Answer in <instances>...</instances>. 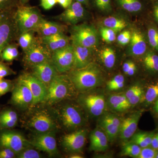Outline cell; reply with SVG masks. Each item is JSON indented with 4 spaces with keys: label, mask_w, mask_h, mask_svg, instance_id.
I'll use <instances>...</instances> for the list:
<instances>
[{
    "label": "cell",
    "mask_w": 158,
    "mask_h": 158,
    "mask_svg": "<svg viewBox=\"0 0 158 158\" xmlns=\"http://www.w3.org/2000/svg\"><path fill=\"white\" fill-rule=\"evenodd\" d=\"M54 131L38 133L31 141L32 146L51 156L58 152L56 140Z\"/></svg>",
    "instance_id": "obj_13"
},
{
    "label": "cell",
    "mask_w": 158,
    "mask_h": 158,
    "mask_svg": "<svg viewBox=\"0 0 158 158\" xmlns=\"http://www.w3.org/2000/svg\"><path fill=\"white\" fill-rule=\"evenodd\" d=\"M65 29L64 26L61 24L47 21L44 19L34 31L39 34L40 37H43L64 33Z\"/></svg>",
    "instance_id": "obj_22"
},
{
    "label": "cell",
    "mask_w": 158,
    "mask_h": 158,
    "mask_svg": "<svg viewBox=\"0 0 158 158\" xmlns=\"http://www.w3.org/2000/svg\"><path fill=\"white\" fill-rule=\"evenodd\" d=\"M14 17L18 36L27 31H34L44 19L36 8L23 6L17 7L14 12Z\"/></svg>",
    "instance_id": "obj_3"
},
{
    "label": "cell",
    "mask_w": 158,
    "mask_h": 158,
    "mask_svg": "<svg viewBox=\"0 0 158 158\" xmlns=\"http://www.w3.org/2000/svg\"><path fill=\"white\" fill-rule=\"evenodd\" d=\"M143 112L142 110L136 111L121 121L118 135L123 142H127L135 133Z\"/></svg>",
    "instance_id": "obj_18"
},
{
    "label": "cell",
    "mask_w": 158,
    "mask_h": 158,
    "mask_svg": "<svg viewBox=\"0 0 158 158\" xmlns=\"http://www.w3.org/2000/svg\"><path fill=\"white\" fill-rule=\"evenodd\" d=\"M141 88H142V87L140 85H133L129 89H128L126 92L125 93L127 98L128 99V100L138 90H140Z\"/></svg>",
    "instance_id": "obj_52"
},
{
    "label": "cell",
    "mask_w": 158,
    "mask_h": 158,
    "mask_svg": "<svg viewBox=\"0 0 158 158\" xmlns=\"http://www.w3.org/2000/svg\"><path fill=\"white\" fill-rule=\"evenodd\" d=\"M123 70L125 74L131 76L135 73L137 67L134 62L131 61H127L123 64Z\"/></svg>",
    "instance_id": "obj_43"
},
{
    "label": "cell",
    "mask_w": 158,
    "mask_h": 158,
    "mask_svg": "<svg viewBox=\"0 0 158 158\" xmlns=\"http://www.w3.org/2000/svg\"><path fill=\"white\" fill-rule=\"evenodd\" d=\"M90 150L91 151L104 152L109 147V141L107 137L99 127L90 133Z\"/></svg>",
    "instance_id": "obj_20"
},
{
    "label": "cell",
    "mask_w": 158,
    "mask_h": 158,
    "mask_svg": "<svg viewBox=\"0 0 158 158\" xmlns=\"http://www.w3.org/2000/svg\"><path fill=\"white\" fill-rule=\"evenodd\" d=\"M68 75L58 74L47 88L44 102L54 105L74 96L76 92Z\"/></svg>",
    "instance_id": "obj_2"
},
{
    "label": "cell",
    "mask_w": 158,
    "mask_h": 158,
    "mask_svg": "<svg viewBox=\"0 0 158 158\" xmlns=\"http://www.w3.org/2000/svg\"><path fill=\"white\" fill-rule=\"evenodd\" d=\"M151 146L154 149H158V133L154 136Z\"/></svg>",
    "instance_id": "obj_54"
},
{
    "label": "cell",
    "mask_w": 158,
    "mask_h": 158,
    "mask_svg": "<svg viewBox=\"0 0 158 158\" xmlns=\"http://www.w3.org/2000/svg\"><path fill=\"white\" fill-rule=\"evenodd\" d=\"M57 2L62 7L66 9L71 5L73 0H57Z\"/></svg>",
    "instance_id": "obj_53"
},
{
    "label": "cell",
    "mask_w": 158,
    "mask_h": 158,
    "mask_svg": "<svg viewBox=\"0 0 158 158\" xmlns=\"http://www.w3.org/2000/svg\"><path fill=\"white\" fill-rule=\"evenodd\" d=\"M34 33V30H32L21 34L18 37L19 45L24 52L27 50L35 42L37 37H35Z\"/></svg>",
    "instance_id": "obj_27"
},
{
    "label": "cell",
    "mask_w": 158,
    "mask_h": 158,
    "mask_svg": "<svg viewBox=\"0 0 158 158\" xmlns=\"http://www.w3.org/2000/svg\"><path fill=\"white\" fill-rule=\"evenodd\" d=\"M144 101L146 104L152 103L158 98V83L151 85L148 88L144 95Z\"/></svg>",
    "instance_id": "obj_35"
},
{
    "label": "cell",
    "mask_w": 158,
    "mask_h": 158,
    "mask_svg": "<svg viewBox=\"0 0 158 158\" xmlns=\"http://www.w3.org/2000/svg\"><path fill=\"white\" fill-rule=\"evenodd\" d=\"M40 38L52 52L63 48L69 44V37L64 33Z\"/></svg>",
    "instance_id": "obj_21"
},
{
    "label": "cell",
    "mask_w": 158,
    "mask_h": 158,
    "mask_svg": "<svg viewBox=\"0 0 158 158\" xmlns=\"http://www.w3.org/2000/svg\"><path fill=\"white\" fill-rule=\"evenodd\" d=\"M99 56L103 64L107 68H112L115 65L116 55L113 49L105 48L100 52Z\"/></svg>",
    "instance_id": "obj_28"
},
{
    "label": "cell",
    "mask_w": 158,
    "mask_h": 158,
    "mask_svg": "<svg viewBox=\"0 0 158 158\" xmlns=\"http://www.w3.org/2000/svg\"><path fill=\"white\" fill-rule=\"evenodd\" d=\"M69 157L71 158H83V157H82L81 156L79 155L78 154H73L72 155L70 156Z\"/></svg>",
    "instance_id": "obj_58"
},
{
    "label": "cell",
    "mask_w": 158,
    "mask_h": 158,
    "mask_svg": "<svg viewBox=\"0 0 158 158\" xmlns=\"http://www.w3.org/2000/svg\"><path fill=\"white\" fill-rule=\"evenodd\" d=\"M67 75L76 90L81 92L98 87L103 81L102 71L92 62L84 68L71 69Z\"/></svg>",
    "instance_id": "obj_1"
},
{
    "label": "cell",
    "mask_w": 158,
    "mask_h": 158,
    "mask_svg": "<svg viewBox=\"0 0 158 158\" xmlns=\"http://www.w3.org/2000/svg\"><path fill=\"white\" fill-rule=\"evenodd\" d=\"M33 95L28 87L17 82L12 90L11 104L21 109H26L33 106Z\"/></svg>",
    "instance_id": "obj_14"
},
{
    "label": "cell",
    "mask_w": 158,
    "mask_h": 158,
    "mask_svg": "<svg viewBox=\"0 0 158 158\" xmlns=\"http://www.w3.org/2000/svg\"><path fill=\"white\" fill-rule=\"evenodd\" d=\"M16 156V153L9 148H2L0 150V158H13Z\"/></svg>",
    "instance_id": "obj_50"
},
{
    "label": "cell",
    "mask_w": 158,
    "mask_h": 158,
    "mask_svg": "<svg viewBox=\"0 0 158 158\" xmlns=\"http://www.w3.org/2000/svg\"><path fill=\"white\" fill-rule=\"evenodd\" d=\"M59 116L62 124L68 129H75L85 124V116L82 110L75 105H64L60 109Z\"/></svg>",
    "instance_id": "obj_7"
},
{
    "label": "cell",
    "mask_w": 158,
    "mask_h": 158,
    "mask_svg": "<svg viewBox=\"0 0 158 158\" xmlns=\"http://www.w3.org/2000/svg\"><path fill=\"white\" fill-rule=\"evenodd\" d=\"M141 150V148L137 144L127 141L125 143L122 148L120 155L132 158H138Z\"/></svg>",
    "instance_id": "obj_32"
},
{
    "label": "cell",
    "mask_w": 158,
    "mask_h": 158,
    "mask_svg": "<svg viewBox=\"0 0 158 158\" xmlns=\"http://www.w3.org/2000/svg\"><path fill=\"white\" fill-rule=\"evenodd\" d=\"M14 72L9 66L0 62V79L4 78L8 76L14 74Z\"/></svg>",
    "instance_id": "obj_47"
},
{
    "label": "cell",
    "mask_w": 158,
    "mask_h": 158,
    "mask_svg": "<svg viewBox=\"0 0 158 158\" xmlns=\"http://www.w3.org/2000/svg\"><path fill=\"white\" fill-rule=\"evenodd\" d=\"M31 68V73L43 83L47 88L54 79L59 74L51 61L40 63Z\"/></svg>",
    "instance_id": "obj_17"
},
{
    "label": "cell",
    "mask_w": 158,
    "mask_h": 158,
    "mask_svg": "<svg viewBox=\"0 0 158 158\" xmlns=\"http://www.w3.org/2000/svg\"><path fill=\"white\" fill-rule=\"evenodd\" d=\"M86 11L83 4L79 2H73L69 7L56 17V19L65 23L75 25L85 19Z\"/></svg>",
    "instance_id": "obj_16"
},
{
    "label": "cell",
    "mask_w": 158,
    "mask_h": 158,
    "mask_svg": "<svg viewBox=\"0 0 158 158\" xmlns=\"http://www.w3.org/2000/svg\"><path fill=\"white\" fill-rule=\"evenodd\" d=\"M155 134L153 133L138 132L135 133L128 141L135 143L141 148L148 147L151 144L153 138Z\"/></svg>",
    "instance_id": "obj_25"
},
{
    "label": "cell",
    "mask_w": 158,
    "mask_h": 158,
    "mask_svg": "<svg viewBox=\"0 0 158 158\" xmlns=\"http://www.w3.org/2000/svg\"><path fill=\"white\" fill-rule=\"evenodd\" d=\"M99 127L104 131L109 142L115 141L119 134V128L102 117L99 122Z\"/></svg>",
    "instance_id": "obj_26"
},
{
    "label": "cell",
    "mask_w": 158,
    "mask_h": 158,
    "mask_svg": "<svg viewBox=\"0 0 158 158\" xmlns=\"http://www.w3.org/2000/svg\"><path fill=\"white\" fill-rule=\"evenodd\" d=\"M19 0H0V13L13 11L18 7Z\"/></svg>",
    "instance_id": "obj_36"
},
{
    "label": "cell",
    "mask_w": 158,
    "mask_h": 158,
    "mask_svg": "<svg viewBox=\"0 0 158 158\" xmlns=\"http://www.w3.org/2000/svg\"><path fill=\"white\" fill-rule=\"evenodd\" d=\"M30 0H19V2H20L21 3H22V4H25V3H26L28 2Z\"/></svg>",
    "instance_id": "obj_59"
},
{
    "label": "cell",
    "mask_w": 158,
    "mask_h": 158,
    "mask_svg": "<svg viewBox=\"0 0 158 158\" xmlns=\"http://www.w3.org/2000/svg\"><path fill=\"white\" fill-rule=\"evenodd\" d=\"M154 14V16L156 20L158 23V2L156 4L155 6Z\"/></svg>",
    "instance_id": "obj_55"
},
{
    "label": "cell",
    "mask_w": 158,
    "mask_h": 158,
    "mask_svg": "<svg viewBox=\"0 0 158 158\" xmlns=\"http://www.w3.org/2000/svg\"><path fill=\"white\" fill-rule=\"evenodd\" d=\"M124 83V76L121 74H118L108 82L107 87L110 91H115L123 88Z\"/></svg>",
    "instance_id": "obj_34"
},
{
    "label": "cell",
    "mask_w": 158,
    "mask_h": 158,
    "mask_svg": "<svg viewBox=\"0 0 158 158\" xmlns=\"http://www.w3.org/2000/svg\"><path fill=\"white\" fill-rule=\"evenodd\" d=\"M29 127L38 133L54 131L57 129L56 120L45 110H37L33 113L28 122Z\"/></svg>",
    "instance_id": "obj_8"
},
{
    "label": "cell",
    "mask_w": 158,
    "mask_h": 158,
    "mask_svg": "<svg viewBox=\"0 0 158 158\" xmlns=\"http://www.w3.org/2000/svg\"><path fill=\"white\" fill-rule=\"evenodd\" d=\"M19 54L17 44L10 43L3 49L0 58L4 61L10 62L16 59Z\"/></svg>",
    "instance_id": "obj_31"
},
{
    "label": "cell",
    "mask_w": 158,
    "mask_h": 158,
    "mask_svg": "<svg viewBox=\"0 0 158 158\" xmlns=\"http://www.w3.org/2000/svg\"><path fill=\"white\" fill-rule=\"evenodd\" d=\"M108 102L110 108L116 112H123L131 106L125 94H112L108 98Z\"/></svg>",
    "instance_id": "obj_24"
},
{
    "label": "cell",
    "mask_w": 158,
    "mask_h": 158,
    "mask_svg": "<svg viewBox=\"0 0 158 158\" xmlns=\"http://www.w3.org/2000/svg\"><path fill=\"white\" fill-rule=\"evenodd\" d=\"M87 133V130L80 129L65 135L62 138V146L70 152H81L85 146Z\"/></svg>",
    "instance_id": "obj_15"
},
{
    "label": "cell",
    "mask_w": 158,
    "mask_h": 158,
    "mask_svg": "<svg viewBox=\"0 0 158 158\" xmlns=\"http://www.w3.org/2000/svg\"><path fill=\"white\" fill-rule=\"evenodd\" d=\"M89 0H75L76 2L81 3L82 4H87Z\"/></svg>",
    "instance_id": "obj_57"
},
{
    "label": "cell",
    "mask_w": 158,
    "mask_h": 158,
    "mask_svg": "<svg viewBox=\"0 0 158 158\" xmlns=\"http://www.w3.org/2000/svg\"><path fill=\"white\" fill-rule=\"evenodd\" d=\"M14 85L11 81L0 79V97L13 90Z\"/></svg>",
    "instance_id": "obj_40"
},
{
    "label": "cell",
    "mask_w": 158,
    "mask_h": 158,
    "mask_svg": "<svg viewBox=\"0 0 158 158\" xmlns=\"http://www.w3.org/2000/svg\"><path fill=\"white\" fill-rule=\"evenodd\" d=\"M156 149L148 147L141 148L138 158H155L157 153Z\"/></svg>",
    "instance_id": "obj_42"
},
{
    "label": "cell",
    "mask_w": 158,
    "mask_h": 158,
    "mask_svg": "<svg viewBox=\"0 0 158 158\" xmlns=\"http://www.w3.org/2000/svg\"><path fill=\"white\" fill-rule=\"evenodd\" d=\"M156 158H158V152L157 153L156 155Z\"/></svg>",
    "instance_id": "obj_60"
},
{
    "label": "cell",
    "mask_w": 158,
    "mask_h": 158,
    "mask_svg": "<svg viewBox=\"0 0 158 158\" xmlns=\"http://www.w3.org/2000/svg\"><path fill=\"white\" fill-rule=\"evenodd\" d=\"M32 146L29 141L19 133L11 131H4L0 133V147L12 150L19 153L24 149Z\"/></svg>",
    "instance_id": "obj_10"
},
{
    "label": "cell",
    "mask_w": 158,
    "mask_h": 158,
    "mask_svg": "<svg viewBox=\"0 0 158 158\" xmlns=\"http://www.w3.org/2000/svg\"><path fill=\"white\" fill-rule=\"evenodd\" d=\"M7 118L18 120V117L17 113L11 109L4 110L0 113V120Z\"/></svg>",
    "instance_id": "obj_45"
},
{
    "label": "cell",
    "mask_w": 158,
    "mask_h": 158,
    "mask_svg": "<svg viewBox=\"0 0 158 158\" xmlns=\"http://www.w3.org/2000/svg\"><path fill=\"white\" fill-rule=\"evenodd\" d=\"M116 3L125 11L136 13L141 11L142 8L140 0H116Z\"/></svg>",
    "instance_id": "obj_30"
},
{
    "label": "cell",
    "mask_w": 158,
    "mask_h": 158,
    "mask_svg": "<svg viewBox=\"0 0 158 158\" xmlns=\"http://www.w3.org/2000/svg\"><path fill=\"white\" fill-rule=\"evenodd\" d=\"M102 118H104L107 121H109V122L113 123V125L119 128H120L121 121H120L118 117L116 116V115L108 113V114H106L104 116H103Z\"/></svg>",
    "instance_id": "obj_49"
},
{
    "label": "cell",
    "mask_w": 158,
    "mask_h": 158,
    "mask_svg": "<svg viewBox=\"0 0 158 158\" xmlns=\"http://www.w3.org/2000/svg\"><path fill=\"white\" fill-rule=\"evenodd\" d=\"M100 31L102 38L106 42L110 43L116 40V32L112 29L104 27L100 29Z\"/></svg>",
    "instance_id": "obj_37"
},
{
    "label": "cell",
    "mask_w": 158,
    "mask_h": 158,
    "mask_svg": "<svg viewBox=\"0 0 158 158\" xmlns=\"http://www.w3.org/2000/svg\"><path fill=\"white\" fill-rule=\"evenodd\" d=\"M17 82L28 87L34 98L33 106L44 102L47 94V88L32 73H24L21 75Z\"/></svg>",
    "instance_id": "obj_12"
},
{
    "label": "cell",
    "mask_w": 158,
    "mask_h": 158,
    "mask_svg": "<svg viewBox=\"0 0 158 158\" xmlns=\"http://www.w3.org/2000/svg\"><path fill=\"white\" fill-rule=\"evenodd\" d=\"M130 53L134 56H140L145 53L147 48L144 36L141 32L133 31L130 41Z\"/></svg>",
    "instance_id": "obj_23"
},
{
    "label": "cell",
    "mask_w": 158,
    "mask_h": 158,
    "mask_svg": "<svg viewBox=\"0 0 158 158\" xmlns=\"http://www.w3.org/2000/svg\"><path fill=\"white\" fill-rule=\"evenodd\" d=\"M72 45L73 50V69L84 68L92 62L93 48L83 46L73 42H72Z\"/></svg>",
    "instance_id": "obj_19"
},
{
    "label": "cell",
    "mask_w": 158,
    "mask_h": 158,
    "mask_svg": "<svg viewBox=\"0 0 158 158\" xmlns=\"http://www.w3.org/2000/svg\"><path fill=\"white\" fill-rule=\"evenodd\" d=\"M52 52L43 43L40 38H36L35 42L24 52L23 61L25 65L31 67L43 62L51 61Z\"/></svg>",
    "instance_id": "obj_6"
},
{
    "label": "cell",
    "mask_w": 158,
    "mask_h": 158,
    "mask_svg": "<svg viewBox=\"0 0 158 158\" xmlns=\"http://www.w3.org/2000/svg\"><path fill=\"white\" fill-rule=\"evenodd\" d=\"M79 102L90 116L98 117L104 112L106 102L103 94H85L81 95Z\"/></svg>",
    "instance_id": "obj_11"
},
{
    "label": "cell",
    "mask_w": 158,
    "mask_h": 158,
    "mask_svg": "<svg viewBox=\"0 0 158 158\" xmlns=\"http://www.w3.org/2000/svg\"><path fill=\"white\" fill-rule=\"evenodd\" d=\"M150 44L156 50L158 51V31L154 28H151L148 33Z\"/></svg>",
    "instance_id": "obj_39"
},
{
    "label": "cell",
    "mask_w": 158,
    "mask_h": 158,
    "mask_svg": "<svg viewBox=\"0 0 158 158\" xmlns=\"http://www.w3.org/2000/svg\"><path fill=\"white\" fill-rule=\"evenodd\" d=\"M143 94H144V91H143V88H141L128 100L131 106H135L139 103L143 98Z\"/></svg>",
    "instance_id": "obj_46"
},
{
    "label": "cell",
    "mask_w": 158,
    "mask_h": 158,
    "mask_svg": "<svg viewBox=\"0 0 158 158\" xmlns=\"http://www.w3.org/2000/svg\"><path fill=\"white\" fill-rule=\"evenodd\" d=\"M72 42L77 44L93 48L98 43V33L93 26L87 24L75 25L71 29Z\"/></svg>",
    "instance_id": "obj_4"
},
{
    "label": "cell",
    "mask_w": 158,
    "mask_h": 158,
    "mask_svg": "<svg viewBox=\"0 0 158 158\" xmlns=\"http://www.w3.org/2000/svg\"><path fill=\"white\" fill-rule=\"evenodd\" d=\"M144 63L148 70L158 72V56L152 52H149L145 55Z\"/></svg>",
    "instance_id": "obj_33"
},
{
    "label": "cell",
    "mask_w": 158,
    "mask_h": 158,
    "mask_svg": "<svg viewBox=\"0 0 158 158\" xmlns=\"http://www.w3.org/2000/svg\"><path fill=\"white\" fill-rule=\"evenodd\" d=\"M17 37L18 33L14 12L0 13V56L5 48Z\"/></svg>",
    "instance_id": "obj_5"
},
{
    "label": "cell",
    "mask_w": 158,
    "mask_h": 158,
    "mask_svg": "<svg viewBox=\"0 0 158 158\" xmlns=\"http://www.w3.org/2000/svg\"><path fill=\"white\" fill-rule=\"evenodd\" d=\"M51 62L59 73H65L72 69L74 55L72 44L52 52Z\"/></svg>",
    "instance_id": "obj_9"
},
{
    "label": "cell",
    "mask_w": 158,
    "mask_h": 158,
    "mask_svg": "<svg viewBox=\"0 0 158 158\" xmlns=\"http://www.w3.org/2000/svg\"><path fill=\"white\" fill-rule=\"evenodd\" d=\"M154 110L156 113H158V98L156 101L155 104Z\"/></svg>",
    "instance_id": "obj_56"
},
{
    "label": "cell",
    "mask_w": 158,
    "mask_h": 158,
    "mask_svg": "<svg viewBox=\"0 0 158 158\" xmlns=\"http://www.w3.org/2000/svg\"><path fill=\"white\" fill-rule=\"evenodd\" d=\"M57 3V0H40V6L44 10H50Z\"/></svg>",
    "instance_id": "obj_51"
},
{
    "label": "cell",
    "mask_w": 158,
    "mask_h": 158,
    "mask_svg": "<svg viewBox=\"0 0 158 158\" xmlns=\"http://www.w3.org/2000/svg\"><path fill=\"white\" fill-rule=\"evenodd\" d=\"M17 157L19 158H40L42 157L41 155L36 150L31 147L27 148L17 154Z\"/></svg>",
    "instance_id": "obj_38"
},
{
    "label": "cell",
    "mask_w": 158,
    "mask_h": 158,
    "mask_svg": "<svg viewBox=\"0 0 158 158\" xmlns=\"http://www.w3.org/2000/svg\"><path fill=\"white\" fill-rule=\"evenodd\" d=\"M18 120L14 119H7L0 120V128L2 129L11 128L16 126Z\"/></svg>",
    "instance_id": "obj_48"
},
{
    "label": "cell",
    "mask_w": 158,
    "mask_h": 158,
    "mask_svg": "<svg viewBox=\"0 0 158 158\" xmlns=\"http://www.w3.org/2000/svg\"><path fill=\"white\" fill-rule=\"evenodd\" d=\"M131 34L129 31H123L117 37V40L118 43L122 45H126L129 43L131 41Z\"/></svg>",
    "instance_id": "obj_44"
},
{
    "label": "cell",
    "mask_w": 158,
    "mask_h": 158,
    "mask_svg": "<svg viewBox=\"0 0 158 158\" xmlns=\"http://www.w3.org/2000/svg\"><path fill=\"white\" fill-rule=\"evenodd\" d=\"M103 23L104 27L112 29L116 33L122 31L127 26V23L124 20L113 16L105 18Z\"/></svg>",
    "instance_id": "obj_29"
},
{
    "label": "cell",
    "mask_w": 158,
    "mask_h": 158,
    "mask_svg": "<svg viewBox=\"0 0 158 158\" xmlns=\"http://www.w3.org/2000/svg\"><path fill=\"white\" fill-rule=\"evenodd\" d=\"M97 8L102 11L109 12L112 10L111 0H94Z\"/></svg>",
    "instance_id": "obj_41"
}]
</instances>
